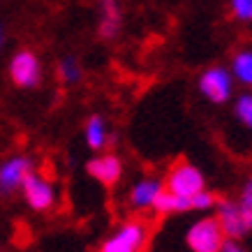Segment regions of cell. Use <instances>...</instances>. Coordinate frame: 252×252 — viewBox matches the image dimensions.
<instances>
[{
  "mask_svg": "<svg viewBox=\"0 0 252 252\" xmlns=\"http://www.w3.org/2000/svg\"><path fill=\"white\" fill-rule=\"evenodd\" d=\"M0 252H2V248H0Z\"/></svg>",
  "mask_w": 252,
  "mask_h": 252,
  "instance_id": "22",
  "label": "cell"
},
{
  "mask_svg": "<svg viewBox=\"0 0 252 252\" xmlns=\"http://www.w3.org/2000/svg\"><path fill=\"white\" fill-rule=\"evenodd\" d=\"M35 171V160L26 153H14L0 162V197H14L21 185Z\"/></svg>",
  "mask_w": 252,
  "mask_h": 252,
  "instance_id": "6",
  "label": "cell"
},
{
  "mask_svg": "<svg viewBox=\"0 0 252 252\" xmlns=\"http://www.w3.org/2000/svg\"><path fill=\"white\" fill-rule=\"evenodd\" d=\"M220 252H250L248 248H245L241 241H234V238H227L224 243H222Z\"/></svg>",
  "mask_w": 252,
  "mask_h": 252,
  "instance_id": "20",
  "label": "cell"
},
{
  "mask_svg": "<svg viewBox=\"0 0 252 252\" xmlns=\"http://www.w3.org/2000/svg\"><path fill=\"white\" fill-rule=\"evenodd\" d=\"M215 204H218V194L211 192L208 188L201 190L199 194H194V197H190V206H192V211H197V213H211L215 208Z\"/></svg>",
  "mask_w": 252,
  "mask_h": 252,
  "instance_id": "18",
  "label": "cell"
},
{
  "mask_svg": "<svg viewBox=\"0 0 252 252\" xmlns=\"http://www.w3.org/2000/svg\"><path fill=\"white\" fill-rule=\"evenodd\" d=\"M58 77H61L63 84H79L81 81V65H79L77 58L65 56L58 63Z\"/></svg>",
  "mask_w": 252,
  "mask_h": 252,
  "instance_id": "15",
  "label": "cell"
},
{
  "mask_svg": "<svg viewBox=\"0 0 252 252\" xmlns=\"http://www.w3.org/2000/svg\"><path fill=\"white\" fill-rule=\"evenodd\" d=\"M102 2V19H99V37L114 39L121 31V12L116 0H99Z\"/></svg>",
  "mask_w": 252,
  "mask_h": 252,
  "instance_id": "12",
  "label": "cell"
},
{
  "mask_svg": "<svg viewBox=\"0 0 252 252\" xmlns=\"http://www.w3.org/2000/svg\"><path fill=\"white\" fill-rule=\"evenodd\" d=\"M155 215H178V213H192V206H190V199L188 197H178L174 192H169L164 188V192L160 194L158 204L153 208Z\"/></svg>",
  "mask_w": 252,
  "mask_h": 252,
  "instance_id": "13",
  "label": "cell"
},
{
  "mask_svg": "<svg viewBox=\"0 0 252 252\" xmlns=\"http://www.w3.org/2000/svg\"><path fill=\"white\" fill-rule=\"evenodd\" d=\"M231 74L243 86L252 88V51H238L231 61Z\"/></svg>",
  "mask_w": 252,
  "mask_h": 252,
  "instance_id": "14",
  "label": "cell"
},
{
  "mask_svg": "<svg viewBox=\"0 0 252 252\" xmlns=\"http://www.w3.org/2000/svg\"><path fill=\"white\" fill-rule=\"evenodd\" d=\"M236 201H238V206H241V213H243L245 222H248V229L252 231V174L243 181Z\"/></svg>",
  "mask_w": 252,
  "mask_h": 252,
  "instance_id": "17",
  "label": "cell"
},
{
  "mask_svg": "<svg viewBox=\"0 0 252 252\" xmlns=\"http://www.w3.org/2000/svg\"><path fill=\"white\" fill-rule=\"evenodd\" d=\"M162 192H164V178H160V176H141L130 185V190L125 194V204H127L132 213L137 215L153 213Z\"/></svg>",
  "mask_w": 252,
  "mask_h": 252,
  "instance_id": "5",
  "label": "cell"
},
{
  "mask_svg": "<svg viewBox=\"0 0 252 252\" xmlns=\"http://www.w3.org/2000/svg\"><path fill=\"white\" fill-rule=\"evenodd\" d=\"M164 188L178 197L190 199L201 190H206V176L197 164L188 160H178L176 164H171V169L164 176Z\"/></svg>",
  "mask_w": 252,
  "mask_h": 252,
  "instance_id": "3",
  "label": "cell"
},
{
  "mask_svg": "<svg viewBox=\"0 0 252 252\" xmlns=\"http://www.w3.org/2000/svg\"><path fill=\"white\" fill-rule=\"evenodd\" d=\"M84 139H86V146L91 148L93 153L107 151L109 141H111V134H109V125L104 121V116L102 114L88 116V121L84 125Z\"/></svg>",
  "mask_w": 252,
  "mask_h": 252,
  "instance_id": "11",
  "label": "cell"
},
{
  "mask_svg": "<svg viewBox=\"0 0 252 252\" xmlns=\"http://www.w3.org/2000/svg\"><path fill=\"white\" fill-rule=\"evenodd\" d=\"M213 215L218 224H220L224 238H234V241H243L250 229H248V222H245L241 206H238L236 199H218V204L213 208Z\"/></svg>",
  "mask_w": 252,
  "mask_h": 252,
  "instance_id": "10",
  "label": "cell"
},
{
  "mask_svg": "<svg viewBox=\"0 0 252 252\" xmlns=\"http://www.w3.org/2000/svg\"><path fill=\"white\" fill-rule=\"evenodd\" d=\"M151 243V224L144 218H127L109 234L97 252H146Z\"/></svg>",
  "mask_w": 252,
  "mask_h": 252,
  "instance_id": "1",
  "label": "cell"
},
{
  "mask_svg": "<svg viewBox=\"0 0 252 252\" xmlns=\"http://www.w3.org/2000/svg\"><path fill=\"white\" fill-rule=\"evenodd\" d=\"M21 197L26 201V206L31 208V211H35V213H49L58 204V190H56V185L44 174H39L37 169L23 181Z\"/></svg>",
  "mask_w": 252,
  "mask_h": 252,
  "instance_id": "4",
  "label": "cell"
},
{
  "mask_svg": "<svg viewBox=\"0 0 252 252\" xmlns=\"http://www.w3.org/2000/svg\"><path fill=\"white\" fill-rule=\"evenodd\" d=\"M199 93L213 104L229 102L231 95H234V74L227 67H220V65L204 69L201 77H199Z\"/></svg>",
  "mask_w": 252,
  "mask_h": 252,
  "instance_id": "7",
  "label": "cell"
},
{
  "mask_svg": "<svg viewBox=\"0 0 252 252\" xmlns=\"http://www.w3.org/2000/svg\"><path fill=\"white\" fill-rule=\"evenodd\" d=\"M123 160L111 151H102L95 153L91 160L86 162V174L91 176L95 183H99L102 188H116L123 178Z\"/></svg>",
  "mask_w": 252,
  "mask_h": 252,
  "instance_id": "9",
  "label": "cell"
},
{
  "mask_svg": "<svg viewBox=\"0 0 252 252\" xmlns=\"http://www.w3.org/2000/svg\"><path fill=\"white\" fill-rule=\"evenodd\" d=\"M227 238L213 213H204L185 229V245L190 252H220Z\"/></svg>",
  "mask_w": 252,
  "mask_h": 252,
  "instance_id": "2",
  "label": "cell"
},
{
  "mask_svg": "<svg viewBox=\"0 0 252 252\" xmlns=\"http://www.w3.org/2000/svg\"><path fill=\"white\" fill-rule=\"evenodd\" d=\"M0 46H2V28H0Z\"/></svg>",
  "mask_w": 252,
  "mask_h": 252,
  "instance_id": "21",
  "label": "cell"
},
{
  "mask_svg": "<svg viewBox=\"0 0 252 252\" xmlns=\"http://www.w3.org/2000/svg\"><path fill=\"white\" fill-rule=\"evenodd\" d=\"M234 116H236V121L243 125L245 130L252 132V93L238 95L236 104H234Z\"/></svg>",
  "mask_w": 252,
  "mask_h": 252,
  "instance_id": "16",
  "label": "cell"
},
{
  "mask_svg": "<svg viewBox=\"0 0 252 252\" xmlns=\"http://www.w3.org/2000/svg\"><path fill=\"white\" fill-rule=\"evenodd\" d=\"M9 79L16 88L21 91H31V88H37L39 81H42V65H39V58L28 49H21L12 56L9 61Z\"/></svg>",
  "mask_w": 252,
  "mask_h": 252,
  "instance_id": "8",
  "label": "cell"
},
{
  "mask_svg": "<svg viewBox=\"0 0 252 252\" xmlns=\"http://www.w3.org/2000/svg\"><path fill=\"white\" fill-rule=\"evenodd\" d=\"M234 16L241 21H252V0H231Z\"/></svg>",
  "mask_w": 252,
  "mask_h": 252,
  "instance_id": "19",
  "label": "cell"
}]
</instances>
